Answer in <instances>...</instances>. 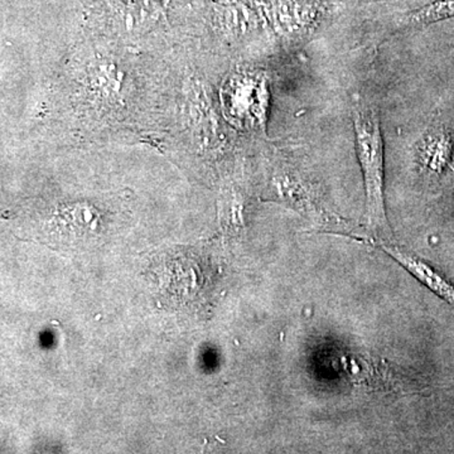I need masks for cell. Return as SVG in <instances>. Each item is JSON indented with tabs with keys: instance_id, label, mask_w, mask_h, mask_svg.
Masks as SVG:
<instances>
[{
	"instance_id": "1",
	"label": "cell",
	"mask_w": 454,
	"mask_h": 454,
	"mask_svg": "<svg viewBox=\"0 0 454 454\" xmlns=\"http://www.w3.org/2000/svg\"><path fill=\"white\" fill-rule=\"evenodd\" d=\"M355 149L366 195V220L370 230L378 238H390L385 207L384 191V138H382L380 112L366 98L356 97L352 106Z\"/></svg>"
},
{
	"instance_id": "2",
	"label": "cell",
	"mask_w": 454,
	"mask_h": 454,
	"mask_svg": "<svg viewBox=\"0 0 454 454\" xmlns=\"http://www.w3.org/2000/svg\"><path fill=\"white\" fill-rule=\"evenodd\" d=\"M271 193L274 199L295 210L304 212L317 220L333 221L334 217L322 205V200L300 170L286 158L274 163L270 177Z\"/></svg>"
},
{
	"instance_id": "4",
	"label": "cell",
	"mask_w": 454,
	"mask_h": 454,
	"mask_svg": "<svg viewBox=\"0 0 454 454\" xmlns=\"http://www.w3.org/2000/svg\"><path fill=\"white\" fill-rule=\"evenodd\" d=\"M453 137L444 127H433L418 143V162L427 172L441 175L453 153Z\"/></svg>"
},
{
	"instance_id": "3",
	"label": "cell",
	"mask_w": 454,
	"mask_h": 454,
	"mask_svg": "<svg viewBox=\"0 0 454 454\" xmlns=\"http://www.w3.org/2000/svg\"><path fill=\"white\" fill-rule=\"evenodd\" d=\"M373 243L385 253L389 254L391 258L399 262L406 271H409L415 279L419 280L429 291L454 307V286L446 277L442 276L437 269L433 268L428 262H423L413 254L400 249L396 245L382 240H376Z\"/></svg>"
},
{
	"instance_id": "5",
	"label": "cell",
	"mask_w": 454,
	"mask_h": 454,
	"mask_svg": "<svg viewBox=\"0 0 454 454\" xmlns=\"http://www.w3.org/2000/svg\"><path fill=\"white\" fill-rule=\"evenodd\" d=\"M454 18V0H434L406 14L403 25L418 28Z\"/></svg>"
}]
</instances>
